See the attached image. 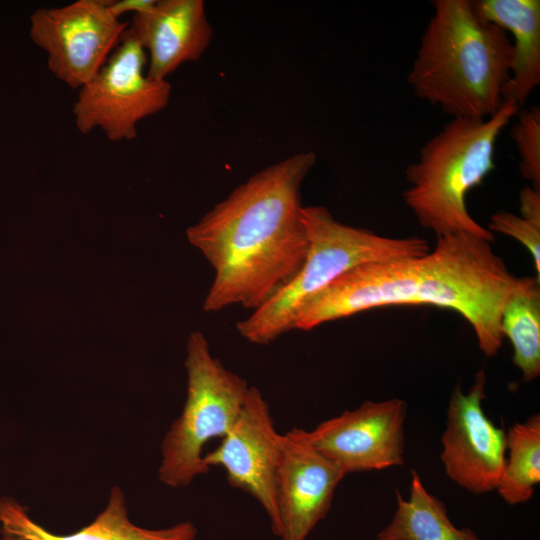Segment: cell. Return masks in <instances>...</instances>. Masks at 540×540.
<instances>
[{"instance_id":"cell-4","label":"cell","mask_w":540,"mask_h":540,"mask_svg":"<svg viewBox=\"0 0 540 540\" xmlns=\"http://www.w3.org/2000/svg\"><path fill=\"white\" fill-rule=\"evenodd\" d=\"M519 110L504 102L486 119L452 118L422 146L419 159L405 170L409 187L403 192L422 227L437 237L465 232L494 241L470 215L466 197L496 168L498 137Z\"/></svg>"},{"instance_id":"cell-16","label":"cell","mask_w":540,"mask_h":540,"mask_svg":"<svg viewBox=\"0 0 540 540\" xmlns=\"http://www.w3.org/2000/svg\"><path fill=\"white\" fill-rule=\"evenodd\" d=\"M375 540H480L470 528H458L445 504L424 486L412 470L408 499L396 491V510Z\"/></svg>"},{"instance_id":"cell-5","label":"cell","mask_w":540,"mask_h":540,"mask_svg":"<svg viewBox=\"0 0 540 540\" xmlns=\"http://www.w3.org/2000/svg\"><path fill=\"white\" fill-rule=\"evenodd\" d=\"M308 251L292 279L236 324L247 341L265 345L295 330L303 308L321 291L355 267L424 256L428 242L418 236L394 238L344 224L322 205L303 206Z\"/></svg>"},{"instance_id":"cell-14","label":"cell","mask_w":540,"mask_h":540,"mask_svg":"<svg viewBox=\"0 0 540 540\" xmlns=\"http://www.w3.org/2000/svg\"><path fill=\"white\" fill-rule=\"evenodd\" d=\"M0 525L4 540H195L196 526L183 521L161 529H148L132 523L128 517L125 495L112 488L105 509L79 531L54 534L34 522L16 502L0 501Z\"/></svg>"},{"instance_id":"cell-9","label":"cell","mask_w":540,"mask_h":540,"mask_svg":"<svg viewBox=\"0 0 540 540\" xmlns=\"http://www.w3.org/2000/svg\"><path fill=\"white\" fill-rule=\"evenodd\" d=\"M283 451L282 434L274 424L262 392L250 386L242 409L216 449L204 455L207 466H220L228 483L251 495L279 535L276 481Z\"/></svg>"},{"instance_id":"cell-8","label":"cell","mask_w":540,"mask_h":540,"mask_svg":"<svg viewBox=\"0 0 540 540\" xmlns=\"http://www.w3.org/2000/svg\"><path fill=\"white\" fill-rule=\"evenodd\" d=\"M30 37L47 53L48 69L71 88H81L104 65L128 26L107 0H77L31 15Z\"/></svg>"},{"instance_id":"cell-12","label":"cell","mask_w":540,"mask_h":540,"mask_svg":"<svg viewBox=\"0 0 540 540\" xmlns=\"http://www.w3.org/2000/svg\"><path fill=\"white\" fill-rule=\"evenodd\" d=\"M283 451L276 481L280 540H307L329 513L346 474L311 443L308 431L282 434Z\"/></svg>"},{"instance_id":"cell-11","label":"cell","mask_w":540,"mask_h":540,"mask_svg":"<svg viewBox=\"0 0 540 540\" xmlns=\"http://www.w3.org/2000/svg\"><path fill=\"white\" fill-rule=\"evenodd\" d=\"M407 404L399 398L364 401L319 423L308 436L313 446L346 475L404 463Z\"/></svg>"},{"instance_id":"cell-13","label":"cell","mask_w":540,"mask_h":540,"mask_svg":"<svg viewBox=\"0 0 540 540\" xmlns=\"http://www.w3.org/2000/svg\"><path fill=\"white\" fill-rule=\"evenodd\" d=\"M127 30L145 50L154 80H167L180 65L198 60L213 38L203 0H156L133 15Z\"/></svg>"},{"instance_id":"cell-2","label":"cell","mask_w":540,"mask_h":540,"mask_svg":"<svg viewBox=\"0 0 540 540\" xmlns=\"http://www.w3.org/2000/svg\"><path fill=\"white\" fill-rule=\"evenodd\" d=\"M518 280L491 242L465 232L439 236L424 256L365 264L343 274L303 308L295 330L383 306L428 304L462 315L480 350L492 357L504 339L502 309Z\"/></svg>"},{"instance_id":"cell-7","label":"cell","mask_w":540,"mask_h":540,"mask_svg":"<svg viewBox=\"0 0 540 540\" xmlns=\"http://www.w3.org/2000/svg\"><path fill=\"white\" fill-rule=\"evenodd\" d=\"M147 55L127 30L97 74L81 88L73 105L82 134L100 128L110 141L132 140L138 123L169 103L171 84L147 75Z\"/></svg>"},{"instance_id":"cell-18","label":"cell","mask_w":540,"mask_h":540,"mask_svg":"<svg viewBox=\"0 0 540 540\" xmlns=\"http://www.w3.org/2000/svg\"><path fill=\"white\" fill-rule=\"evenodd\" d=\"M540 482V415L514 424L506 432V459L496 488L509 505L528 502Z\"/></svg>"},{"instance_id":"cell-6","label":"cell","mask_w":540,"mask_h":540,"mask_svg":"<svg viewBox=\"0 0 540 540\" xmlns=\"http://www.w3.org/2000/svg\"><path fill=\"white\" fill-rule=\"evenodd\" d=\"M185 367L186 401L163 438L158 469L159 480L172 488L187 486L209 472L203 448L231 429L250 387L211 353L208 340L200 331L188 337Z\"/></svg>"},{"instance_id":"cell-20","label":"cell","mask_w":540,"mask_h":540,"mask_svg":"<svg viewBox=\"0 0 540 540\" xmlns=\"http://www.w3.org/2000/svg\"><path fill=\"white\" fill-rule=\"evenodd\" d=\"M510 236L522 243L530 252L537 279L540 280V226L508 211H498L491 216L488 228Z\"/></svg>"},{"instance_id":"cell-1","label":"cell","mask_w":540,"mask_h":540,"mask_svg":"<svg viewBox=\"0 0 540 540\" xmlns=\"http://www.w3.org/2000/svg\"><path fill=\"white\" fill-rule=\"evenodd\" d=\"M316 159L299 152L265 167L186 230L214 271L206 312L253 311L299 271L308 251L301 186Z\"/></svg>"},{"instance_id":"cell-3","label":"cell","mask_w":540,"mask_h":540,"mask_svg":"<svg viewBox=\"0 0 540 540\" xmlns=\"http://www.w3.org/2000/svg\"><path fill=\"white\" fill-rule=\"evenodd\" d=\"M434 8L407 75L417 97L452 118L486 119L504 101L512 42L482 19L471 0H434Z\"/></svg>"},{"instance_id":"cell-17","label":"cell","mask_w":540,"mask_h":540,"mask_svg":"<svg viewBox=\"0 0 540 540\" xmlns=\"http://www.w3.org/2000/svg\"><path fill=\"white\" fill-rule=\"evenodd\" d=\"M500 331L513 348V364L526 382L540 375V280L519 277L500 317Z\"/></svg>"},{"instance_id":"cell-15","label":"cell","mask_w":540,"mask_h":540,"mask_svg":"<svg viewBox=\"0 0 540 540\" xmlns=\"http://www.w3.org/2000/svg\"><path fill=\"white\" fill-rule=\"evenodd\" d=\"M472 4L482 19L513 36L510 76L502 99L521 108L540 84V1L475 0Z\"/></svg>"},{"instance_id":"cell-22","label":"cell","mask_w":540,"mask_h":540,"mask_svg":"<svg viewBox=\"0 0 540 540\" xmlns=\"http://www.w3.org/2000/svg\"><path fill=\"white\" fill-rule=\"evenodd\" d=\"M156 0H107L109 11L117 18L126 13L138 14L150 10Z\"/></svg>"},{"instance_id":"cell-10","label":"cell","mask_w":540,"mask_h":540,"mask_svg":"<svg viewBox=\"0 0 540 540\" xmlns=\"http://www.w3.org/2000/svg\"><path fill=\"white\" fill-rule=\"evenodd\" d=\"M485 386L483 370L475 374L467 393L455 386L441 437L440 459L446 475L476 495L496 490L506 459V431L483 410Z\"/></svg>"},{"instance_id":"cell-19","label":"cell","mask_w":540,"mask_h":540,"mask_svg":"<svg viewBox=\"0 0 540 540\" xmlns=\"http://www.w3.org/2000/svg\"><path fill=\"white\" fill-rule=\"evenodd\" d=\"M511 130L519 154V172L535 188L540 189V108L519 110Z\"/></svg>"},{"instance_id":"cell-21","label":"cell","mask_w":540,"mask_h":540,"mask_svg":"<svg viewBox=\"0 0 540 540\" xmlns=\"http://www.w3.org/2000/svg\"><path fill=\"white\" fill-rule=\"evenodd\" d=\"M520 217L540 226V189L525 186L519 193Z\"/></svg>"}]
</instances>
